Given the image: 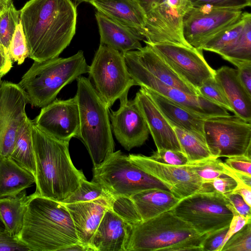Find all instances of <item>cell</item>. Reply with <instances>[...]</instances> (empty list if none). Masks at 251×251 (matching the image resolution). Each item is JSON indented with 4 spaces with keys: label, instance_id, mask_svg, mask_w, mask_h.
<instances>
[{
    "label": "cell",
    "instance_id": "42",
    "mask_svg": "<svg viewBox=\"0 0 251 251\" xmlns=\"http://www.w3.org/2000/svg\"><path fill=\"white\" fill-rule=\"evenodd\" d=\"M229 226L209 233L202 243V251H221Z\"/></svg>",
    "mask_w": 251,
    "mask_h": 251
},
{
    "label": "cell",
    "instance_id": "40",
    "mask_svg": "<svg viewBox=\"0 0 251 251\" xmlns=\"http://www.w3.org/2000/svg\"><path fill=\"white\" fill-rule=\"evenodd\" d=\"M197 90L199 95L233 112L228 101L214 77L206 80Z\"/></svg>",
    "mask_w": 251,
    "mask_h": 251
},
{
    "label": "cell",
    "instance_id": "39",
    "mask_svg": "<svg viewBox=\"0 0 251 251\" xmlns=\"http://www.w3.org/2000/svg\"><path fill=\"white\" fill-rule=\"evenodd\" d=\"M251 251V222L233 234L224 244L221 251Z\"/></svg>",
    "mask_w": 251,
    "mask_h": 251
},
{
    "label": "cell",
    "instance_id": "41",
    "mask_svg": "<svg viewBox=\"0 0 251 251\" xmlns=\"http://www.w3.org/2000/svg\"><path fill=\"white\" fill-rule=\"evenodd\" d=\"M149 157L158 162L174 166H184L189 163L186 156L180 151L170 150H157Z\"/></svg>",
    "mask_w": 251,
    "mask_h": 251
},
{
    "label": "cell",
    "instance_id": "17",
    "mask_svg": "<svg viewBox=\"0 0 251 251\" xmlns=\"http://www.w3.org/2000/svg\"><path fill=\"white\" fill-rule=\"evenodd\" d=\"M126 94L120 98L119 109L109 113L111 126L117 140L127 151L143 145L148 139L149 130L145 120L134 100Z\"/></svg>",
    "mask_w": 251,
    "mask_h": 251
},
{
    "label": "cell",
    "instance_id": "46",
    "mask_svg": "<svg viewBox=\"0 0 251 251\" xmlns=\"http://www.w3.org/2000/svg\"><path fill=\"white\" fill-rule=\"evenodd\" d=\"M225 164L232 170L251 176V157L246 155L227 157Z\"/></svg>",
    "mask_w": 251,
    "mask_h": 251
},
{
    "label": "cell",
    "instance_id": "5",
    "mask_svg": "<svg viewBox=\"0 0 251 251\" xmlns=\"http://www.w3.org/2000/svg\"><path fill=\"white\" fill-rule=\"evenodd\" d=\"M84 52L66 57L34 61L18 83L32 107H43L56 99L61 89L88 72Z\"/></svg>",
    "mask_w": 251,
    "mask_h": 251
},
{
    "label": "cell",
    "instance_id": "36",
    "mask_svg": "<svg viewBox=\"0 0 251 251\" xmlns=\"http://www.w3.org/2000/svg\"><path fill=\"white\" fill-rule=\"evenodd\" d=\"M223 163L219 158L212 157L193 163H188L186 165L204 182L210 183L214 178L225 174Z\"/></svg>",
    "mask_w": 251,
    "mask_h": 251
},
{
    "label": "cell",
    "instance_id": "10",
    "mask_svg": "<svg viewBox=\"0 0 251 251\" xmlns=\"http://www.w3.org/2000/svg\"><path fill=\"white\" fill-rule=\"evenodd\" d=\"M203 131L215 158L246 155L251 157V124L234 116L206 119Z\"/></svg>",
    "mask_w": 251,
    "mask_h": 251
},
{
    "label": "cell",
    "instance_id": "3",
    "mask_svg": "<svg viewBox=\"0 0 251 251\" xmlns=\"http://www.w3.org/2000/svg\"><path fill=\"white\" fill-rule=\"evenodd\" d=\"M32 195L19 235L20 241L34 251H62L80 243L65 204Z\"/></svg>",
    "mask_w": 251,
    "mask_h": 251
},
{
    "label": "cell",
    "instance_id": "28",
    "mask_svg": "<svg viewBox=\"0 0 251 251\" xmlns=\"http://www.w3.org/2000/svg\"><path fill=\"white\" fill-rule=\"evenodd\" d=\"M35 182L31 173L10 157L0 155V198L16 196Z\"/></svg>",
    "mask_w": 251,
    "mask_h": 251
},
{
    "label": "cell",
    "instance_id": "11",
    "mask_svg": "<svg viewBox=\"0 0 251 251\" xmlns=\"http://www.w3.org/2000/svg\"><path fill=\"white\" fill-rule=\"evenodd\" d=\"M241 9L219 7L209 4L193 6L183 18V35L186 42L198 50L211 38L236 23Z\"/></svg>",
    "mask_w": 251,
    "mask_h": 251
},
{
    "label": "cell",
    "instance_id": "43",
    "mask_svg": "<svg viewBox=\"0 0 251 251\" xmlns=\"http://www.w3.org/2000/svg\"><path fill=\"white\" fill-rule=\"evenodd\" d=\"M192 6H200L209 4L213 6L242 9L250 6L251 0H188Z\"/></svg>",
    "mask_w": 251,
    "mask_h": 251
},
{
    "label": "cell",
    "instance_id": "14",
    "mask_svg": "<svg viewBox=\"0 0 251 251\" xmlns=\"http://www.w3.org/2000/svg\"><path fill=\"white\" fill-rule=\"evenodd\" d=\"M128 156L134 163L163 182L180 200L195 193L215 190L211 183L204 182L186 165L165 164L140 154H130Z\"/></svg>",
    "mask_w": 251,
    "mask_h": 251
},
{
    "label": "cell",
    "instance_id": "6",
    "mask_svg": "<svg viewBox=\"0 0 251 251\" xmlns=\"http://www.w3.org/2000/svg\"><path fill=\"white\" fill-rule=\"evenodd\" d=\"M79 113V135L94 167L106 159L114 151L109 108L99 96L90 79H76Z\"/></svg>",
    "mask_w": 251,
    "mask_h": 251
},
{
    "label": "cell",
    "instance_id": "22",
    "mask_svg": "<svg viewBox=\"0 0 251 251\" xmlns=\"http://www.w3.org/2000/svg\"><path fill=\"white\" fill-rule=\"evenodd\" d=\"M88 2L97 11L132 29L145 39L146 13L134 0H90Z\"/></svg>",
    "mask_w": 251,
    "mask_h": 251
},
{
    "label": "cell",
    "instance_id": "2",
    "mask_svg": "<svg viewBox=\"0 0 251 251\" xmlns=\"http://www.w3.org/2000/svg\"><path fill=\"white\" fill-rule=\"evenodd\" d=\"M31 133L35 162L36 190L33 194L62 202L86 178L82 171L73 163L69 141L52 137L33 121Z\"/></svg>",
    "mask_w": 251,
    "mask_h": 251
},
{
    "label": "cell",
    "instance_id": "18",
    "mask_svg": "<svg viewBox=\"0 0 251 251\" xmlns=\"http://www.w3.org/2000/svg\"><path fill=\"white\" fill-rule=\"evenodd\" d=\"M123 54L128 72L136 85L153 91L178 103L191 112L205 119H208L200 107L198 95L187 94L162 82L147 71L128 52Z\"/></svg>",
    "mask_w": 251,
    "mask_h": 251
},
{
    "label": "cell",
    "instance_id": "57",
    "mask_svg": "<svg viewBox=\"0 0 251 251\" xmlns=\"http://www.w3.org/2000/svg\"><path fill=\"white\" fill-rule=\"evenodd\" d=\"M6 231L4 224L0 217V233Z\"/></svg>",
    "mask_w": 251,
    "mask_h": 251
},
{
    "label": "cell",
    "instance_id": "59",
    "mask_svg": "<svg viewBox=\"0 0 251 251\" xmlns=\"http://www.w3.org/2000/svg\"><path fill=\"white\" fill-rule=\"evenodd\" d=\"M3 75H4V74L1 71H0V85L1 83V82H2L1 81V78Z\"/></svg>",
    "mask_w": 251,
    "mask_h": 251
},
{
    "label": "cell",
    "instance_id": "1",
    "mask_svg": "<svg viewBox=\"0 0 251 251\" xmlns=\"http://www.w3.org/2000/svg\"><path fill=\"white\" fill-rule=\"evenodd\" d=\"M20 13L28 57L34 61L58 57L75 33L77 10L71 0H29Z\"/></svg>",
    "mask_w": 251,
    "mask_h": 251
},
{
    "label": "cell",
    "instance_id": "31",
    "mask_svg": "<svg viewBox=\"0 0 251 251\" xmlns=\"http://www.w3.org/2000/svg\"><path fill=\"white\" fill-rule=\"evenodd\" d=\"M180 144L182 152L187 157L189 163L214 157L206 141L181 128L173 127Z\"/></svg>",
    "mask_w": 251,
    "mask_h": 251
},
{
    "label": "cell",
    "instance_id": "35",
    "mask_svg": "<svg viewBox=\"0 0 251 251\" xmlns=\"http://www.w3.org/2000/svg\"><path fill=\"white\" fill-rule=\"evenodd\" d=\"M111 196L106 193L98 183L83 179L78 188L64 200L63 203L85 202L93 201L103 197Z\"/></svg>",
    "mask_w": 251,
    "mask_h": 251
},
{
    "label": "cell",
    "instance_id": "38",
    "mask_svg": "<svg viewBox=\"0 0 251 251\" xmlns=\"http://www.w3.org/2000/svg\"><path fill=\"white\" fill-rule=\"evenodd\" d=\"M9 54L12 61L18 65L24 63L29 56V51L22 25H17L9 46Z\"/></svg>",
    "mask_w": 251,
    "mask_h": 251
},
{
    "label": "cell",
    "instance_id": "4",
    "mask_svg": "<svg viewBox=\"0 0 251 251\" xmlns=\"http://www.w3.org/2000/svg\"><path fill=\"white\" fill-rule=\"evenodd\" d=\"M209 234H199L170 210L133 226L126 251H202Z\"/></svg>",
    "mask_w": 251,
    "mask_h": 251
},
{
    "label": "cell",
    "instance_id": "30",
    "mask_svg": "<svg viewBox=\"0 0 251 251\" xmlns=\"http://www.w3.org/2000/svg\"><path fill=\"white\" fill-rule=\"evenodd\" d=\"M32 124V120L27 116L19 126L10 157L34 176L35 162L31 133Z\"/></svg>",
    "mask_w": 251,
    "mask_h": 251
},
{
    "label": "cell",
    "instance_id": "52",
    "mask_svg": "<svg viewBox=\"0 0 251 251\" xmlns=\"http://www.w3.org/2000/svg\"><path fill=\"white\" fill-rule=\"evenodd\" d=\"M232 193L239 194L245 202L251 206V187L237 184Z\"/></svg>",
    "mask_w": 251,
    "mask_h": 251
},
{
    "label": "cell",
    "instance_id": "20",
    "mask_svg": "<svg viewBox=\"0 0 251 251\" xmlns=\"http://www.w3.org/2000/svg\"><path fill=\"white\" fill-rule=\"evenodd\" d=\"M112 200L113 196H109L89 201L64 203L71 216L80 243L90 248L91 239L105 212L111 208Z\"/></svg>",
    "mask_w": 251,
    "mask_h": 251
},
{
    "label": "cell",
    "instance_id": "27",
    "mask_svg": "<svg viewBox=\"0 0 251 251\" xmlns=\"http://www.w3.org/2000/svg\"><path fill=\"white\" fill-rule=\"evenodd\" d=\"M142 221L171 210L180 199L172 192L158 189L144 190L131 196Z\"/></svg>",
    "mask_w": 251,
    "mask_h": 251
},
{
    "label": "cell",
    "instance_id": "54",
    "mask_svg": "<svg viewBox=\"0 0 251 251\" xmlns=\"http://www.w3.org/2000/svg\"><path fill=\"white\" fill-rule=\"evenodd\" d=\"M143 8L146 14L154 8L162 0H134Z\"/></svg>",
    "mask_w": 251,
    "mask_h": 251
},
{
    "label": "cell",
    "instance_id": "37",
    "mask_svg": "<svg viewBox=\"0 0 251 251\" xmlns=\"http://www.w3.org/2000/svg\"><path fill=\"white\" fill-rule=\"evenodd\" d=\"M111 208L119 216L132 226L142 220L130 197L119 196L113 197Z\"/></svg>",
    "mask_w": 251,
    "mask_h": 251
},
{
    "label": "cell",
    "instance_id": "24",
    "mask_svg": "<svg viewBox=\"0 0 251 251\" xmlns=\"http://www.w3.org/2000/svg\"><path fill=\"white\" fill-rule=\"evenodd\" d=\"M214 78L228 101L234 115L251 121V96L238 77L237 69L223 66L215 70Z\"/></svg>",
    "mask_w": 251,
    "mask_h": 251
},
{
    "label": "cell",
    "instance_id": "51",
    "mask_svg": "<svg viewBox=\"0 0 251 251\" xmlns=\"http://www.w3.org/2000/svg\"><path fill=\"white\" fill-rule=\"evenodd\" d=\"M225 174L232 177L237 182L238 185H242L251 187V176L234 171L223 162Z\"/></svg>",
    "mask_w": 251,
    "mask_h": 251
},
{
    "label": "cell",
    "instance_id": "47",
    "mask_svg": "<svg viewBox=\"0 0 251 251\" xmlns=\"http://www.w3.org/2000/svg\"><path fill=\"white\" fill-rule=\"evenodd\" d=\"M216 191L223 195L231 193L237 186V183L232 177L223 174L210 182Z\"/></svg>",
    "mask_w": 251,
    "mask_h": 251
},
{
    "label": "cell",
    "instance_id": "12",
    "mask_svg": "<svg viewBox=\"0 0 251 251\" xmlns=\"http://www.w3.org/2000/svg\"><path fill=\"white\" fill-rule=\"evenodd\" d=\"M192 6L188 0H162L146 14V40L143 41L191 47L184 38L182 22L184 14Z\"/></svg>",
    "mask_w": 251,
    "mask_h": 251
},
{
    "label": "cell",
    "instance_id": "13",
    "mask_svg": "<svg viewBox=\"0 0 251 251\" xmlns=\"http://www.w3.org/2000/svg\"><path fill=\"white\" fill-rule=\"evenodd\" d=\"M148 44L177 75L196 90L214 76L215 70L205 60L202 50L172 43Z\"/></svg>",
    "mask_w": 251,
    "mask_h": 251
},
{
    "label": "cell",
    "instance_id": "25",
    "mask_svg": "<svg viewBox=\"0 0 251 251\" xmlns=\"http://www.w3.org/2000/svg\"><path fill=\"white\" fill-rule=\"evenodd\" d=\"M95 17L100 35V44L122 53L142 48L144 39L132 29L121 25L97 11Z\"/></svg>",
    "mask_w": 251,
    "mask_h": 251
},
{
    "label": "cell",
    "instance_id": "53",
    "mask_svg": "<svg viewBox=\"0 0 251 251\" xmlns=\"http://www.w3.org/2000/svg\"><path fill=\"white\" fill-rule=\"evenodd\" d=\"M0 62L1 64L5 74L8 73L12 67V63L10 57L7 55L0 44Z\"/></svg>",
    "mask_w": 251,
    "mask_h": 251
},
{
    "label": "cell",
    "instance_id": "9",
    "mask_svg": "<svg viewBox=\"0 0 251 251\" xmlns=\"http://www.w3.org/2000/svg\"><path fill=\"white\" fill-rule=\"evenodd\" d=\"M228 201L214 190L195 193L180 200L171 210L201 234L229 226L233 217Z\"/></svg>",
    "mask_w": 251,
    "mask_h": 251
},
{
    "label": "cell",
    "instance_id": "16",
    "mask_svg": "<svg viewBox=\"0 0 251 251\" xmlns=\"http://www.w3.org/2000/svg\"><path fill=\"white\" fill-rule=\"evenodd\" d=\"M41 130L57 140L70 142L79 137V113L77 97L67 100L55 99L42 108L32 120Z\"/></svg>",
    "mask_w": 251,
    "mask_h": 251
},
{
    "label": "cell",
    "instance_id": "50",
    "mask_svg": "<svg viewBox=\"0 0 251 251\" xmlns=\"http://www.w3.org/2000/svg\"><path fill=\"white\" fill-rule=\"evenodd\" d=\"M234 65L237 68L240 82L248 94L251 96V61L237 63Z\"/></svg>",
    "mask_w": 251,
    "mask_h": 251
},
{
    "label": "cell",
    "instance_id": "19",
    "mask_svg": "<svg viewBox=\"0 0 251 251\" xmlns=\"http://www.w3.org/2000/svg\"><path fill=\"white\" fill-rule=\"evenodd\" d=\"M134 100L145 120L157 150L182 151L173 128L143 88L136 93Z\"/></svg>",
    "mask_w": 251,
    "mask_h": 251
},
{
    "label": "cell",
    "instance_id": "60",
    "mask_svg": "<svg viewBox=\"0 0 251 251\" xmlns=\"http://www.w3.org/2000/svg\"><path fill=\"white\" fill-rule=\"evenodd\" d=\"M78 3H80L82 2H88L90 0H75Z\"/></svg>",
    "mask_w": 251,
    "mask_h": 251
},
{
    "label": "cell",
    "instance_id": "15",
    "mask_svg": "<svg viewBox=\"0 0 251 251\" xmlns=\"http://www.w3.org/2000/svg\"><path fill=\"white\" fill-rule=\"evenodd\" d=\"M28 103L18 84L4 81L0 85V155L10 157L19 126L27 116Z\"/></svg>",
    "mask_w": 251,
    "mask_h": 251
},
{
    "label": "cell",
    "instance_id": "8",
    "mask_svg": "<svg viewBox=\"0 0 251 251\" xmlns=\"http://www.w3.org/2000/svg\"><path fill=\"white\" fill-rule=\"evenodd\" d=\"M88 73L99 96L109 108L136 85L128 72L123 54L104 45H100Z\"/></svg>",
    "mask_w": 251,
    "mask_h": 251
},
{
    "label": "cell",
    "instance_id": "26",
    "mask_svg": "<svg viewBox=\"0 0 251 251\" xmlns=\"http://www.w3.org/2000/svg\"><path fill=\"white\" fill-rule=\"evenodd\" d=\"M127 51L147 71L162 82L187 94L197 96L198 91L177 75L155 52L151 46Z\"/></svg>",
    "mask_w": 251,
    "mask_h": 251
},
{
    "label": "cell",
    "instance_id": "33",
    "mask_svg": "<svg viewBox=\"0 0 251 251\" xmlns=\"http://www.w3.org/2000/svg\"><path fill=\"white\" fill-rule=\"evenodd\" d=\"M247 14V12H243L236 23L211 38L202 47L201 50L219 54L231 47L242 33Z\"/></svg>",
    "mask_w": 251,
    "mask_h": 251
},
{
    "label": "cell",
    "instance_id": "7",
    "mask_svg": "<svg viewBox=\"0 0 251 251\" xmlns=\"http://www.w3.org/2000/svg\"><path fill=\"white\" fill-rule=\"evenodd\" d=\"M92 171V181L99 183L113 197H130L152 189L171 192L163 182L134 163L120 150L114 151L102 163L93 167Z\"/></svg>",
    "mask_w": 251,
    "mask_h": 251
},
{
    "label": "cell",
    "instance_id": "29",
    "mask_svg": "<svg viewBox=\"0 0 251 251\" xmlns=\"http://www.w3.org/2000/svg\"><path fill=\"white\" fill-rule=\"evenodd\" d=\"M32 196V194L27 196L24 190L16 196L0 198V217L11 235L19 237Z\"/></svg>",
    "mask_w": 251,
    "mask_h": 251
},
{
    "label": "cell",
    "instance_id": "55",
    "mask_svg": "<svg viewBox=\"0 0 251 251\" xmlns=\"http://www.w3.org/2000/svg\"><path fill=\"white\" fill-rule=\"evenodd\" d=\"M64 251H88L92 250L89 246H87L80 243H78L69 247L68 248H66Z\"/></svg>",
    "mask_w": 251,
    "mask_h": 251
},
{
    "label": "cell",
    "instance_id": "32",
    "mask_svg": "<svg viewBox=\"0 0 251 251\" xmlns=\"http://www.w3.org/2000/svg\"><path fill=\"white\" fill-rule=\"evenodd\" d=\"M234 65L251 61V15L247 12L242 33L237 41L229 49L219 54Z\"/></svg>",
    "mask_w": 251,
    "mask_h": 251
},
{
    "label": "cell",
    "instance_id": "21",
    "mask_svg": "<svg viewBox=\"0 0 251 251\" xmlns=\"http://www.w3.org/2000/svg\"><path fill=\"white\" fill-rule=\"evenodd\" d=\"M132 226L111 208L105 213L90 244L93 251H126Z\"/></svg>",
    "mask_w": 251,
    "mask_h": 251
},
{
    "label": "cell",
    "instance_id": "58",
    "mask_svg": "<svg viewBox=\"0 0 251 251\" xmlns=\"http://www.w3.org/2000/svg\"><path fill=\"white\" fill-rule=\"evenodd\" d=\"M0 71H1L4 74V75H6L4 73L3 67L1 65V64L0 63Z\"/></svg>",
    "mask_w": 251,
    "mask_h": 251
},
{
    "label": "cell",
    "instance_id": "23",
    "mask_svg": "<svg viewBox=\"0 0 251 251\" xmlns=\"http://www.w3.org/2000/svg\"><path fill=\"white\" fill-rule=\"evenodd\" d=\"M143 88L172 127L181 128L205 140L204 118L153 91Z\"/></svg>",
    "mask_w": 251,
    "mask_h": 251
},
{
    "label": "cell",
    "instance_id": "44",
    "mask_svg": "<svg viewBox=\"0 0 251 251\" xmlns=\"http://www.w3.org/2000/svg\"><path fill=\"white\" fill-rule=\"evenodd\" d=\"M13 251L30 250L18 236H12L7 231L0 233V251Z\"/></svg>",
    "mask_w": 251,
    "mask_h": 251
},
{
    "label": "cell",
    "instance_id": "45",
    "mask_svg": "<svg viewBox=\"0 0 251 251\" xmlns=\"http://www.w3.org/2000/svg\"><path fill=\"white\" fill-rule=\"evenodd\" d=\"M200 107L208 118L229 116L227 110L200 95L197 96Z\"/></svg>",
    "mask_w": 251,
    "mask_h": 251
},
{
    "label": "cell",
    "instance_id": "49",
    "mask_svg": "<svg viewBox=\"0 0 251 251\" xmlns=\"http://www.w3.org/2000/svg\"><path fill=\"white\" fill-rule=\"evenodd\" d=\"M227 206L231 211L233 217L229 225V229L224 240V244L233 234L240 230L247 223L251 222V219L245 218L237 212L229 201Z\"/></svg>",
    "mask_w": 251,
    "mask_h": 251
},
{
    "label": "cell",
    "instance_id": "34",
    "mask_svg": "<svg viewBox=\"0 0 251 251\" xmlns=\"http://www.w3.org/2000/svg\"><path fill=\"white\" fill-rule=\"evenodd\" d=\"M20 11L13 2L0 14V44L5 53L9 55V46L17 25L20 22Z\"/></svg>",
    "mask_w": 251,
    "mask_h": 251
},
{
    "label": "cell",
    "instance_id": "56",
    "mask_svg": "<svg viewBox=\"0 0 251 251\" xmlns=\"http://www.w3.org/2000/svg\"><path fill=\"white\" fill-rule=\"evenodd\" d=\"M12 2V0H0V14L9 7Z\"/></svg>",
    "mask_w": 251,
    "mask_h": 251
},
{
    "label": "cell",
    "instance_id": "48",
    "mask_svg": "<svg viewBox=\"0 0 251 251\" xmlns=\"http://www.w3.org/2000/svg\"><path fill=\"white\" fill-rule=\"evenodd\" d=\"M224 195L237 212L245 218L251 219V206L239 194L231 192Z\"/></svg>",
    "mask_w": 251,
    "mask_h": 251
}]
</instances>
